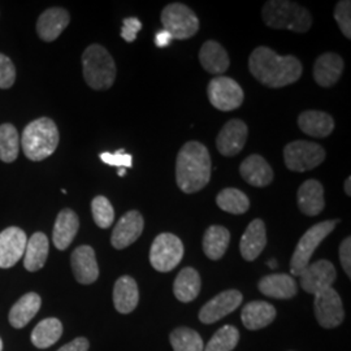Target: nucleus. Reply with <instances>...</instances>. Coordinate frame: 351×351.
<instances>
[{
	"mask_svg": "<svg viewBox=\"0 0 351 351\" xmlns=\"http://www.w3.org/2000/svg\"><path fill=\"white\" fill-rule=\"evenodd\" d=\"M249 69L256 81L271 88H284L297 82L303 72L302 63L295 56H280L265 46L252 51L249 58Z\"/></svg>",
	"mask_w": 351,
	"mask_h": 351,
	"instance_id": "nucleus-1",
	"label": "nucleus"
},
{
	"mask_svg": "<svg viewBox=\"0 0 351 351\" xmlns=\"http://www.w3.org/2000/svg\"><path fill=\"white\" fill-rule=\"evenodd\" d=\"M211 180V156L207 147L190 141L178 151L176 160V182L181 191L194 194Z\"/></svg>",
	"mask_w": 351,
	"mask_h": 351,
	"instance_id": "nucleus-2",
	"label": "nucleus"
},
{
	"mask_svg": "<svg viewBox=\"0 0 351 351\" xmlns=\"http://www.w3.org/2000/svg\"><path fill=\"white\" fill-rule=\"evenodd\" d=\"M59 139L56 124L49 117H40L24 129L21 146L29 160L42 162L58 149Z\"/></svg>",
	"mask_w": 351,
	"mask_h": 351,
	"instance_id": "nucleus-3",
	"label": "nucleus"
},
{
	"mask_svg": "<svg viewBox=\"0 0 351 351\" xmlns=\"http://www.w3.org/2000/svg\"><path fill=\"white\" fill-rule=\"evenodd\" d=\"M262 17L265 25L272 29H288L295 33H306L313 26V16L308 10L288 0L267 1Z\"/></svg>",
	"mask_w": 351,
	"mask_h": 351,
	"instance_id": "nucleus-4",
	"label": "nucleus"
},
{
	"mask_svg": "<svg viewBox=\"0 0 351 351\" xmlns=\"http://www.w3.org/2000/svg\"><path fill=\"white\" fill-rule=\"evenodd\" d=\"M82 72L90 88L107 90L114 82L116 64L111 53L103 46L91 45L82 55Z\"/></svg>",
	"mask_w": 351,
	"mask_h": 351,
	"instance_id": "nucleus-5",
	"label": "nucleus"
},
{
	"mask_svg": "<svg viewBox=\"0 0 351 351\" xmlns=\"http://www.w3.org/2000/svg\"><path fill=\"white\" fill-rule=\"evenodd\" d=\"M339 220H326L311 226L300 239L290 261V274L294 277L301 276L302 272L308 267L310 259L319 245L333 232Z\"/></svg>",
	"mask_w": 351,
	"mask_h": 351,
	"instance_id": "nucleus-6",
	"label": "nucleus"
},
{
	"mask_svg": "<svg viewBox=\"0 0 351 351\" xmlns=\"http://www.w3.org/2000/svg\"><path fill=\"white\" fill-rule=\"evenodd\" d=\"M326 150L315 142L293 141L284 149V162L291 172H307L326 160Z\"/></svg>",
	"mask_w": 351,
	"mask_h": 351,
	"instance_id": "nucleus-7",
	"label": "nucleus"
},
{
	"mask_svg": "<svg viewBox=\"0 0 351 351\" xmlns=\"http://www.w3.org/2000/svg\"><path fill=\"white\" fill-rule=\"evenodd\" d=\"M162 24L173 39H189L199 30V20L188 5L182 3H171L162 12Z\"/></svg>",
	"mask_w": 351,
	"mask_h": 351,
	"instance_id": "nucleus-8",
	"label": "nucleus"
},
{
	"mask_svg": "<svg viewBox=\"0 0 351 351\" xmlns=\"http://www.w3.org/2000/svg\"><path fill=\"white\" fill-rule=\"evenodd\" d=\"M184 256L182 241L172 233H162L151 245L150 263L158 272H171Z\"/></svg>",
	"mask_w": 351,
	"mask_h": 351,
	"instance_id": "nucleus-9",
	"label": "nucleus"
},
{
	"mask_svg": "<svg viewBox=\"0 0 351 351\" xmlns=\"http://www.w3.org/2000/svg\"><path fill=\"white\" fill-rule=\"evenodd\" d=\"M208 99L213 107L219 111L229 112L237 110L243 103V90L239 82L230 77L217 75L211 80L207 88Z\"/></svg>",
	"mask_w": 351,
	"mask_h": 351,
	"instance_id": "nucleus-10",
	"label": "nucleus"
},
{
	"mask_svg": "<svg viewBox=\"0 0 351 351\" xmlns=\"http://www.w3.org/2000/svg\"><path fill=\"white\" fill-rule=\"evenodd\" d=\"M314 311L317 323L326 329L339 326L345 319L341 297L333 288L326 289L315 295Z\"/></svg>",
	"mask_w": 351,
	"mask_h": 351,
	"instance_id": "nucleus-11",
	"label": "nucleus"
},
{
	"mask_svg": "<svg viewBox=\"0 0 351 351\" xmlns=\"http://www.w3.org/2000/svg\"><path fill=\"white\" fill-rule=\"evenodd\" d=\"M301 287L306 293L314 294L332 288L337 278L336 267L326 259H320L308 267L301 274Z\"/></svg>",
	"mask_w": 351,
	"mask_h": 351,
	"instance_id": "nucleus-12",
	"label": "nucleus"
},
{
	"mask_svg": "<svg viewBox=\"0 0 351 351\" xmlns=\"http://www.w3.org/2000/svg\"><path fill=\"white\" fill-rule=\"evenodd\" d=\"M242 294L236 289L226 290L211 301L207 302L199 311V320L203 324H213L220 319L226 317V315L232 314L236 311L242 303Z\"/></svg>",
	"mask_w": 351,
	"mask_h": 351,
	"instance_id": "nucleus-13",
	"label": "nucleus"
},
{
	"mask_svg": "<svg viewBox=\"0 0 351 351\" xmlns=\"http://www.w3.org/2000/svg\"><path fill=\"white\" fill-rule=\"evenodd\" d=\"M27 237L17 226H10L0 233V268H11L25 252Z\"/></svg>",
	"mask_w": 351,
	"mask_h": 351,
	"instance_id": "nucleus-14",
	"label": "nucleus"
},
{
	"mask_svg": "<svg viewBox=\"0 0 351 351\" xmlns=\"http://www.w3.org/2000/svg\"><path fill=\"white\" fill-rule=\"evenodd\" d=\"M247 134L249 129L242 120H229L216 138V147L224 156H236L245 147Z\"/></svg>",
	"mask_w": 351,
	"mask_h": 351,
	"instance_id": "nucleus-15",
	"label": "nucleus"
},
{
	"mask_svg": "<svg viewBox=\"0 0 351 351\" xmlns=\"http://www.w3.org/2000/svg\"><path fill=\"white\" fill-rule=\"evenodd\" d=\"M145 228V220L138 211L126 213L114 226L111 243L116 250H123L141 237Z\"/></svg>",
	"mask_w": 351,
	"mask_h": 351,
	"instance_id": "nucleus-16",
	"label": "nucleus"
},
{
	"mask_svg": "<svg viewBox=\"0 0 351 351\" xmlns=\"http://www.w3.org/2000/svg\"><path fill=\"white\" fill-rule=\"evenodd\" d=\"M72 271L80 284L90 285L99 277V267L97 263L95 251L88 245L77 247L71 256Z\"/></svg>",
	"mask_w": 351,
	"mask_h": 351,
	"instance_id": "nucleus-17",
	"label": "nucleus"
},
{
	"mask_svg": "<svg viewBox=\"0 0 351 351\" xmlns=\"http://www.w3.org/2000/svg\"><path fill=\"white\" fill-rule=\"evenodd\" d=\"M239 173L242 178L256 188H265L274 181V169L271 165L264 159L263 156L254 154L247 156L241 165H239Z\"/></svg>",
	"mask_w": 351,
	"mask_h": 351,
	"instance_id": "nucleus-18",
	"label": "nucleus"
},
{
	"mask_svg": "<svg viewBox=\"0 0 351 351\" xmlns=\"http://www.w3.org/2000/svg\"><path fill=\"white\" fill-rule=\"evenodd\" d=\"M71 16L64 8H49L38 19V36L45 42H52L60 37V34L69 25Z\"/></svg>",
	"mask_w": 351,
	"mask_h": 351,
	"instance_id": "nucleus-19",
	"label": "nucleus"
},
{
	"mask_svg": "<svg viewBox=\"0 0 351 351\" xmlns=\"http://www.w3.org/2000/svg\"><path fill=\"white\" fill-rule=\"evenodd\" d=\"M267 245V233H265V224L263 220L255 219L252 220L249 226L246 228L245 233L242 234L239 251L245 261L252 262L255 261L262 252Z\"/></svg>",
	"mask_w": 351,
	"mask_h": 351,
	"instance_id": "nucleus-20",
	"label": "nucleus"
},
{
	"mask_svg": "<svg viewBox=\"0 0 351 351\" xmlns=\"http://www.w3.org/2000/svg\"><path fill=\"white\" fill-rule=\"evenodd\" d=\"M345 63L335 52H326L317 58L314 65V78L322 88H330L339 80Z\"/></svg>",
	"mask_w": 351,
	"mask_h": 351,
	"instance_id": "nucleus-21",
	"label": "nucleus"
},
{
	"mask_svg": "<svg viewBox=\"0 0 351 351\" xmlns=\"http://www.w3.org/2000/svg\"><path fill=\"white\" fill-rule=\"evenodd\" d=\"M298 207L307 216H317L326 207L324 188L317 180H307L297 193Z\"/></svg>",
	"mask_w": 351,
	"mask_h": 351,
	"instance_id": "nucleus-22",
	"label": "nucleus"
},
{
	"mask_svg": "<svg viewBox=\"0 0 351 351\" xmlns=\"http://www.w3.org/2000/svg\"><path fill=\"white\" fill-rule=\"evenodd\" d=\"M258 288L265 297L276 300H290L298 293L295 278L287 274L267 275L259 281Z\"/></svg>",
	"mask_w": 351,
	"mask_h": 351,
	"instance_id": "nucleus-23",
	"label": "nucleus"
},
{
	"mask_svg": "<svg viewBox=\"0 0 351 351\" xmlns=\"http://www.w3.org/2000/svg\"><path fill=\"white\" fill-rule=\"evenodd\" d=\"M80 228V219L77 213L69 208L62 210L55 221L52 241L58 250H66L73 242Z\"/></svg>",
	"mask_w": 351,
	"mask_h": 351,
	"instance_id": "nucleus-24",
	"label": "nucleus"
},
{
	"mask_svg": "<svg viewBox=\"0 0 351 351\" xmlns=\"http://www.w3.org/2000/svg\"><path fill=\"white\" fill-rule=\"evenodd\" d=\"M138 285L133 277H120L113 287V304L120 314H130L138 306Z\"/></svg>",
	"mask_w": 351,
	"mask_h": 351,
	"instance_id": "nucleus-25",
	"label": "nucleus"
},
{
	"mask_svg": "<svg viewBox=\"0 0 351 351\" xmlns=\"http://www.w3.org/2000/svg\"><path fill=\"white\" fill-rule=\"evenodd\" d=\"M199 62L206 72L216 75L226 73L230 65L228 52L216 40H207L203 43L199 51Z\"/></svg>",
	"mask_w": 351,
	"mask_h": 351,
	"instance_id": "nucleus-26",
	"label": "nucleus"
},
{
	"mask_svg": "<svg viewBox=\"0 0 351 351\" xmlns=\"http://www.w3.org/2000/svg\"><path fill=\"white\" fill-rule=\"evenodd\" d=\"M302 132L315 138H326L335 130V120L329 113L322 111H304L298 117Z\"/></svg>",
	"mask_w": 351,
	"mask_h": 351,
	"instance_id": "nucleus-27",
	"label": "nucleus"
},
{
	"mask_svg": "<svg viewBox=\"0 0 351 351\" xmlns=\"http://www.w3.org/2000/svg\"><path fill=\"white\" fill-rule=\"evenodd\" d=\"M242 323L250 330H258L269 326L276 317V308L264 301H254L247 303L242 308Z\"/></svg>",
	"mask_w": 351,
	"mask_h": 351,
	"instance_id": "nucleus-28",
	"label": "nucleus"
},
{
	"mask_svg": "<svg viewBox=\"0 0 351 351\" xmlns=\"http://www.w3.org/2000/svg\"><path fill=\"white\" fill-rule=\"evenodd\" d=\"M49 239L45 233L37 232L27 239L24 252V265L29 272H36L45 267L49 256Z\"/></svg>",
	"mask_w": 351,
	"mask_h": 351,
	"instance_id": "nucleus-29",
	"label": "nucleus"
},
{
	"mask_svg": "<svg viewBox=\"0 0 351 351\" xmlns=\"http://www.w3.org/2000/svg\"><path fill=\"white\" fill-rule=\"evenodd\" d=\"M202 280L197 269L186 267L180 271L173 282V293L180 302L194 301L201 291Z\"/></svg>",
	"mask_w": 351,
	"mask_h": 351,
	"instance_id": "nucleus-30",
	"label": "nucleus"
},
{
	"mask_svg": "<svg viewBox=\"0 0 351 351\" xmlns=\"http://www.w3.org/2000/svg\"><path fill=\"white\" fill-rule=\"evenodd\" d=\"M42 300L37 293H27L13 304L10 311V323L13 328L21 329L38 314Z\"/></svg>",
	"mask_w": 351,
	"mask_h": 351,
	"instance_id": "nucleus-31",
	"label": "nucleus"
},
{
	"mask_svg": "<svg viewBox=\"0 0 351 351\" xmlns=\"http://www.w3.org/2000/svg\"><path fill=\"white\" fill-rule=\"evenodd\" d=\"M230 242V233L226 226H211L203 237V251L211 261H219L224 256Z\"/></svg>",
	"mask_w": 351,
	"mask_h": 351,
	"instance_id": "nucleus-32",
	"label": "nucleus"
},
{
	"mask_svg": "<svg viewBox=\"0 0 351 351\" xmlns=\"http://www.w3.org/2000/svg\"><path fill=\"white\" fill-rule=\"evenodd\" d=\"M63 335V324L56 317H49L38 323L32 332V342L38 349H47L56 343Z\"/></svg>",
	"mask_w": 351,
	"mask_h": 351,
	"instance_id": "nucleus-33",
	"label": "nucleus"
},
{
	"mask_svg": "<svg viewBox=\"0 0 351 351\" xmlns=\"http://www.w3.org/2000/svg\"><path fill=\"white\" fill-rule=\"evenodd\" d=\"M216 204L226 213L242 215L250 208V199L239 189L228 188L217 194Z\"/></svg>",
	"mask_w": 351,
	"mask_h": 351,
	"instance_id": "nucleus-34",
	"label": "nucleus"
},
{
	"mask_svg": "<svg viewBox=\"0 0 351 351\" xmlns=\"http://www.w3.org/2000/svg\"><path fill=\"white\" fill-rule=\"evenodd\" d=\"M20 151V137L12 124L0 125V160L13 163Z\"/></svg>",
	"mask_w": 351,
	"mask_h": 351,
	"instance_id": "nucleus-35",
	"label": "nucleus"
},
{
	"mask_svg": "<svg viewBox=\"0 0 351 351\" xmlns=\"http://www.w3.org/2000/svg\"><path fill=\"white\" fill-rule=\"evenodd\" d=\"M173 351H203L204 345L201 335L194 329L181 326L175 329L169 336Z\"/></svg>",
	"mask_w": 351,
	"mask_h": 351,
	"instance_id": "nucleus-36",
	"label": "nucleus"
},
{
	"mask_svg": "<svg viewBox=\"0 0 351 351\" xmlns=\"http://www.w3.org/2000/svg\"><path fill=\"white\" fill-rule=\"evenodd\" d=\"M239 332L236 326H224L220 328L213 339L208 341L203 351H232L237 346Z\"/></svg>",
	"mask_w": 351,
	"mask_h": 351,
	"instance_id": "nucleus-37",
	"label": "nucleus"
},
{
	"mask_svg": "<svg viewBox=\"0 0 351 351\" xmlns=\"http://www.w3.org/2000/svg\"><path fill=\"white\" fill-rule=\"evenodd\" d=\"M91 213L95 224L101 228L107 229L112 226L114 220V210H113L111 202L106 197L98 195L91 202Z\"/></svg>",
	"mask_w": 351,
	"mask_h": 351,
	"instance_id": "nucleus-38",
	"label": "nucleus"
},
{
	"mask_svg": "<svg viewBox=\"0 0 351 351\" xmlns=\"http://www.w3.org/2000/svg\"><path fill=\"white\" fill-rule=\"evenodd\" d=\"M335 20L337 21L342 34L351 39V1L341 0L335 10Z\"/></svg>",
	"mask_w": 351,
	"mask_h": 351,
	"instance_id": "nucleus-39",
	"label": "nucleus"
},
{
	"mask_svg": "<svg viewBox=\"0 0 351 351\" xmlns=\"http://www.w3.org/2000/svg\"><path fill=\"white\" fill-rule=\"evenodd\" d=\"M16 80V68L12 60L0 53V88H10Z\"/></svg>",
	"mask_w": 351,
	"mask_h": 351,
	"instance_id": "nucleus-40",
	"label": "nucleus"
},
{
	"mask_svg": "<svg viewBox=\"0 0 351 351\" xmlns=\"http://www.w3.org/2000/svg\"><path fill=\"white\" fill-rule=\"evenodd\" d=\"M101 160L103 163L119 167V168H130L133 165V156L126 154L125 150H119L116 152H103L101 154Z\"/></svg>",
	"mask_w": 351,
	"mask_h": 351,
	"instance_id": "nucleus-41",
	"label": "nucleus"
},
{
	"mask_svg": "<svg viewBox=\"0 0 351 351\" xmlns=\"http://www.w3.org/2000/svg\"><path fill=\"white\" fill-rule=\"evenodd\" d=\"M142 29V23L137 17H128L123 20V27H121V37L126 42L132 43L136 40L137 34Z\"/></svg>",
	"mask_w": 351,
	"mask_h": 351,
	"instance_id": "nucleus-42",
	"label": "nucleus"
},
{
	"mask_svg": "<svg viewBox=\"0 0 351 351\" xmlns=\"http://www.w3.org/2000/svg\"><path fill=\"white\" fill-rule=\"evenodd\" d=\"M351 239H343L341 246H339V261L342 264V268L343 271L346 272L348 276H351Z\"/></svg>",
	"mask_w": 351,
	"mask_h": 351,
	"instance_id": "nucleus-43",
	"label": "nucleus"
},
{
	"mask_svg": "<svg viewBox=\"0 0 351 351\" xmlns=\"http://www.w3.org/2000/svg\"><path fill=\"white\" fill-rule=\"evenodd\" d=\"M88 341L85 337H78V339L71 341L69 343L64 345L63 348H60L58 351H88Z\"/></svg>",
	"mask_w": 351,
	"mask_h": 351,
	"instance_id": "nucleus-44",
	"label": "nucleus"
},
{
	"mask_svg": "<svg viewBox=\"0 0 351 351\" xmlns=\"http://www.w3.org/2000/svg\"><path fill=\"white\" fill-rule=\"evenodd\" d=\"M172 40H173V38H172V36H171L168 32H165V30L159 32V33L155 36V45H156L158 47H160V49L168 47V46L172 43Z\"/></svg>",
	"mask_w": 351,
	"mask_h": 351,
	"instance_id": "nucleus-45",
	"label": "nucleus"
},
{
	"mask_svg": "<svg viewBox=\"0 0 351 351\" xmlns=\"http://www.w3.org/2000/svg\"><path fill=\"white\" fill-rule=\"evenodd\" d=\"M350 185L351 178L350 177H348V178H346V181H345V193H346V195H348V197H350L351 195Z\"/></svg>",
	"mask_w": 351,
	"mask_h": 351,
	"instance_id": "nucleus-46",
	"label": "nucleus"
},
{
	"mask_svg": "<svg viewBox=\"0 0 351 351\" xmlns=\"http://www.w3.org/2000/svg\"><path fill=\"white\" fill-rule=\"evenodd\" d=\"M276 261H269L268 262V265H269V268H276Z\"/></svg>",
	"mask_w": 351,
	"mask_h": 351,
	"instance_id": "nucleus-47",
	"label": "nucleus"
},
{
	"mask_svg": "<svg viewBox=\"0 0 351 351\" xmlns=\"http://www.w3.org/2000/svg\"><path fill=\"white\" fill-rule=\"evenodd\" d=\"M125 168H120V169H119V176H120V177H124V176H125Z\"/></svg>",
	"mask_w": 351,
	"mask_h": 351,
	"instance_id": "nucleus-48",
	"label": "nucleus"
},
{
	"mask_svg": "<svg viewBox=\"0 0 351 351\" xmlns=\"http://www.w3.org/2000/svg\"><path fill=\"white\" fill-rule=\"evenodd\" d=\"M3 350V342H1V339H0V351Z\"/></svg>",
	"mask_w": 351,
	"mask_h": 351,
	"instance_id": "nucleus-49",
	"label": "nucleus"
}]
</instances>
